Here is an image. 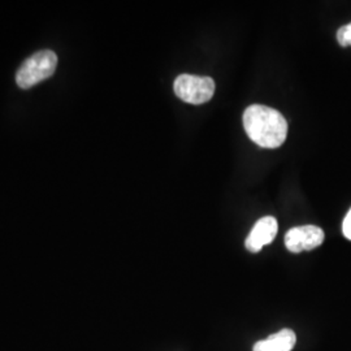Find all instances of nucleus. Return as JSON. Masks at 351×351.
<instances>
[{
    "label": "nucleus",
    "mask_w": 351,
    "mask_h": 351,
    "mask_svg": "<svg viewBox=\"0 0 351 351\" xmlns=\"http://www.w3.org/2000/svg\"><path fill=\"white\" fill-rule=\"evenodd\" d=\"M337 40L342 47L351 46V23L339 27L337 32Z\"/></svg>",
    "instance_id": "nucleus-7"
},
{
    "label": "nucleus",
    "mask_w": 351,
    "mask_h": 351,
    "mask_svg": "<svg viewBox=\"0 0 351 351\" xmlns=\"http://www.w3.org/2000/svg\"><path fill=\"white\" fill-rule=\"evenodd\" d=\"M58 65V56L53 51H38L27 58L16 73L19 88H30L53 75Z\"/></svg>",
    "instance_id": "nucleus-2"
},
{
    "label": "nucleus",
    "mask_w": 351,
    "mask_h": 351,
    "mask_svg": "<svg viewBox=\"0 0 351 351\" xmlns=\"http://www.w3.org/2000/svg\"><path fill=\"white\" fill-rule=\"evenodd\" d=\"M243 126L249 138L264 149L280 147L288 136V123L281 113L261 104L243 113Z\"/></svg>",
    "instance_id": "nucleus-1"
},
{
    "label": "nucleus",
    "mask_w": 351,
    "mask_h": 351,
    "mask_svg": "<svg viewBox=\"0 0 351 351\" xmlns=\"http://www.w3.org/2000/svg\"><path fill=\"white\" fill-rule=\"evenodd\" d=\"M295 333L291 329H282L268 339L254 345V351H291L295 346Z\"/></svg>",
    "instance_id": "nucleus-6"
},
{
    "label": "nucleus",
    "mask_w": 351,
    "mask_h": 351,
    "mask_svg": "<svg viewBox=\"0 0 351 351\" xmlns=\"http://www.w3.org/2000/svg\"><path fill=\"white\" fill-rule=\"evenodd\" d=\"M326 239L324 230L316 226H295L285 236V246L291 252L314 250Z\"/></svg>",
    "instance_id": "nucleus-4"
},
{
    "label": "nucleus",
    "mask_w": 351,
    "mask_h": 351,
    "mask_svg": "<svg viewBox=\"0 0 351 351\" xmlns=\"http://www.w3.org/2000/svg\"><path fill=\"white\" fill-rule=\"evenodd\" d=\"M175 93L181 101L191 104H202L213 98L215 82L210 77L178 75L175 80Z\"/></svg>",
    "instance_id": "nucleus-3"
},
{
    "label": "nucleus",
    "mask_w": 351,
    "mask_h": 351,
    "mask_svg": "<svg viewBox=\"0 0 351 351\" xmlns=\"http://www.w3.org/2000/svg\"><path fill=\"white\" fill-rule=\"evenodd\" d=\"M278 226L277 220L272 216H265L261 219L252 228L250 234L246 239V249L251 252H259L263 246L271 243L276 237Z\"/></svg>",
    "instance_id": "nucleus-5"
},
{
    "label": "nucleus",
    "mask_w": 351,
    "mask_h": 351,
    "mask_svg": "<svg viewBox=\"0 0 351 351\" xmlns=\"http://www.w3.org/2000/svg\"><path fill=\"white\" fill-rule=\"evenodd\" d=\"M342 232H343V236L351 241V208L350 211H349L348 215H346L345 220H343V224H342Z\"/></svg>",
    "instance_id": "nucleus-8"
}]
</instances>
